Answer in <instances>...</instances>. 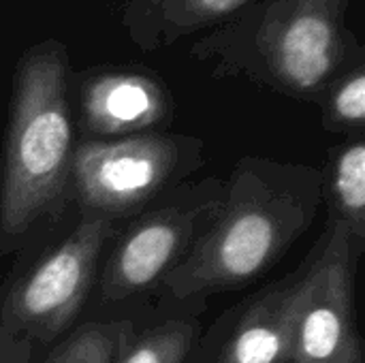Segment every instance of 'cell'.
<instances>
[{
  "instance_id": "obj_10",
  "label": "cell",
  "mask_w": 365,
  "mask_h": 363,
  "mask_svg": "<svg viewBox=\"0 0 365 363\" xmlns=\"http://www.w3.org/2000/svg\"><path fill=\"white\" fill-rule=\"evenodd\" d=\"M252 0H126L120 21L143 51H156L195 32L216 28Z\"/></svg>"
},
{
  "instance_id": "obj_2",
  "label": "cell",
  "mask_w": 365,
  "mask_h": 363,
  "mask_svg": "<svg viewBox=\"0 0 365 363\" xmlns=\"http://www.w3.org/2000/svg\"><path fill=\"white\" fill-rule=\"evenodd\" d=\"M353 0H252L190 47L214 77H244L278 94L319 103L365 47L346 21Z\"/></svg>"
},
{
  "instance_id": "obj_3",
  "label": "cell",
  "mask_w": 365,
  "mask_h": 363,
  "mask_svg": "<svg viewBox=\"0 0 365 363\" xmlns=\"http://www.w3.org/2000/svg\"><path fill=\"white\" fill-rule=\"evenodd\" d=\"M71 81L68 49L58 39L30 45L15 64L0 184L2 242L30 229L71 180Z\"/></svg>"
},
{
  "instance_id": "obj_13",
  "label": "cell",
  "mask_w": 365,
  "mask_h": 363,
  "mask_svg": "<svg viewBox=\"0 0 365 363\" xmlns=\"http://www.w3.org/2000/svg\"><path fill=\"white\" fill-rule=\"evenodd\" d=\"M319 105L327 131H361L365 124V62L342 73L325 90Z\"/></svg>"
},
{
  "instance_id": "obj_9",
  "label": "cell",
  "mask_w": 365,
  "mask_h": 363,
  "mask_svg": "<svg viewBox=\"0 0 365 363\" xmlns=\"http://www.w3.org/2000/svg\"><path fill=\"white\" fill-rule=\"evenodd\" d=\"M302 272L267 287L237 319L220 363H289Z\"/></svg>"
},
{
  "instance_id": "obj_5",
  "label": "cell",
  "mask_w": 365,
  "mask_h": 363,
  "mask_svg": "<svg viewBox=\"0 0 365 363\" xmlns=\"http://www.w3.org/2000/svg\"><path fill=\"white\" fill-rule=\"evenodd\" d=\"M364 244L344 225L329 223L317 255L302 270L289 363H364L355 315Z\"/></svg>"
},
{
  "instance_id": "obj_7",
  "label": "cell",
  "mask_w": 365,
  "mask_h": 363,
  "mask_svg": "<svg viewBox=\"0 0 365 363\" xmlns=\"http://www.w3.org/2000/svg\"><path fill=\"white\" fill-rule=\"evenodd\" d=\"M225 197L218 180H205L182 201L154 210L133 223L118 240L101 278V293L109 302L126 300L160 282L210 227Z\"/></svg>"
},
{
  "instance_id": "obj_6",
  "label": "cell",
  "mask_w": 365,
  "mask_h": 363,
  "mask_svg": "<svg viewBox=\"0 0 365 363\" xmlns=\"http://www.w3.org/2000/svg\"><path fill=\"white\" fill-rule=\"evenodd\" d=\"M113 223L115 218L83 212L77 229L13 285L2 308L11 334L24 332L45 342L77 317Z\"/></svg>"
},
{
  "instance_id": "obj_11",
  "label": "cell",
  "mask_w": 365,
  "mask_h": 363,
  "mask_svg": "<svg viewBox=\"0 0 365 363\" xmlns=\"http://www.w3.org/2000/svg\"><path fill=\"white\" fill-rule=\"evenodd\" d=\"M331 220L365 242V143L361 137L342 143L329 163Z\"/></svg>"
},
{
  "instance_id": "obj_4",
  "label": "cell",
  "mask_w": 365,
  "mask_h": 363,
  "mask_svg": "<svg viewBox=\"0 0 365 363\" xmlns=\"http://www.w3.org/2000/svg\"><path fill=\"white\" fill-rule=\"evenodd\" d=\"M201 163V141L188 135L139 133L86 139L75 145L71 180L88 214L115 218L156 197L180 171Z\"/></svg>"
},
{
  "instance_id": "obj_1",
  "label": "cell",
  "mask_w": 365,
  "mask_h": 363,
  "mask_svg": "<svg viewBox=\"0 0 365 363\" xmlns=\"http://www.w3.org/2000/svg\"><path fill=\"white\" fill-rule=\"evenodd\" d=\"M321 171L261 156L242 158L210 227L163 278L175 300L240 289L269 272L314 223Z\"/></svg>"
},
{
  "instance_id": "obj_12",
  "label": "cell",
  "mask_w": 365,
  "mask_h": 363,
  "mask_svg": "<svg viewBox=\"0 0 365 363\" xmlns=\"http://www.w3.org/2000/svg\"><path fill=\"white\" fill-rule=\"evenodd\" d=\"M199 325L169 321L139 338L124 340L118 363H184L195 347Z\"/></svg>"
},
{
  "instance_id": "obj_15",
  "label": "cell",
  "mask_w": 365,
  "mask_h": 363,
  "mask_svg": "<svg viewBox=\"0 0 365 363\" xmlns=\"http://www.w3.org/2000/svg\"><path fill=\"white\" fill-rule=\"evenodd\" d=\"M2 2H4V0H0V4H2Z\"/></svg>"
},
{
  "instance_id": "obj_8",
  "label": "cell",
  "mask_w": 365,
  "mask_h": 363,
  "mask_svg": "<svg viewBox=\"0 0 365 363\" xmlns=\"http://www.w3.org/2000/svg\"><path fill=\"white\" fill-rule=\"evenodd\" d=\"M79 120L94 139L152 133L173 116V98L152 68L98 64L77 73Z\"/></svg>"
},
{
  "instance_id": "obj_14",
  "label": "cell",
  "mask_w": 365,
  "mask_h": 363,
  "mask_svg": "<svg viewBox=\"0 0 365 363\" xmlns=\"http://www.w3.org/2000/svg\"><path fill=\"white\" fill-rule=\"evenodd\" d=\"M130 334L126 323L86 325L51 355L49 363H118L120 349Z\"/></svg>"
}]
</instances>
